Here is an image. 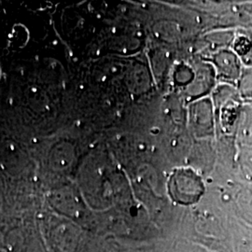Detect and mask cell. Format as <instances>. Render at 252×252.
Here are the masks:
<instances>
[{
    "label": "cell",
    "mask_w": 252,
    "mask_h": 252,
    "mask_svg": "<svg viewBox=\"0 0 252 252\" xmlns=\"http://www.w3.org/2000/svg\"><path fill=\"white\" fill-rule=\"evenodd\" d=\"M172 196L182 204L195 202L203 192V185L197 176L188 170H180L172 176Z\"/></svg>",
    "instance_id": "cell-1"
},
{
    "label": "cell",
    "mask_w": 252,
    "mask_h": 252,
    "mask_svg": "<svg viewBox=\"0 0 252 252\" xmlns=\"http://www.w3.org/2000/svg\"><path fill=\"white\" fill-rule=\"evenodd\" d=\"M222 72L229 79L235 80L240 73V63L237 57L232 53H224L220 57Z\"/></svg>",
    "instance_id": "cell-2"
},
{
    "label": "cell",
    "mask_w": 252,
    "mask_h": 252,
    "mask_svg": "<svg viewBox=\"0 0 252 252\" xmlns=\"http://www.w3.org/2000/svg\"><path fill=\"white\" fill-rule=\"evenodd\" d=\"M235 48H236L235 50L237 51V53L239 54H242V55L248 54L251 51V49H252L250 40L245 38V37H240L237 40Z\"/></svg>",
    "instance_id": "cell-3"
}]
</instances>
